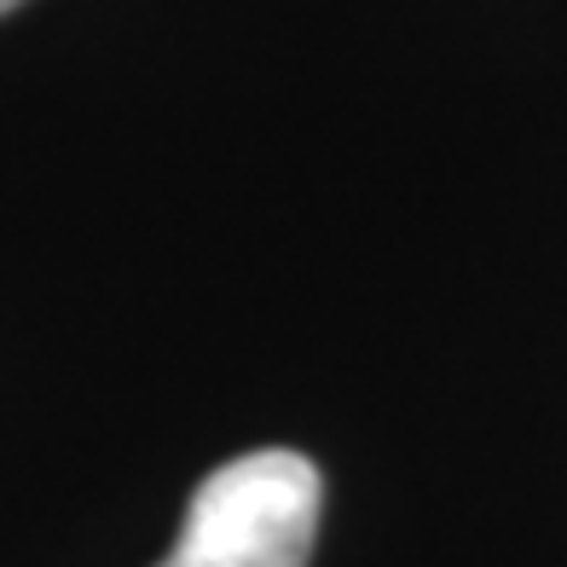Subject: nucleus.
<instances>
[{
    "instance_id": "f03ea898",
    "label": "nucleus",
    "mask_w": 567,
    "mask_h": 567,
    "mask_svg": "<svg viewBox=\"0 0 567 567\" xmlns=\"http://www.w3.org/2000/svg\"><path fill=\"white\" fill-rule=\"evenodd\" d=\"M12 7H23V0H0V12H12Z\"/></svg>"
},
{
    "instance_id": "f257e3e1",
    "label": "nucleus",
    "mask_w": 567,
    "mask_h": 567,
    "mask_svg": "<svg viewBox=\"0 0 567 567\" xmlns=\"http://www.w3.org/2000/svg\"><path fill=\"white\" fill-rule=\"evenodd\" d=\"M324 481L301 452H244L203 475L186 527L157 567H307Z\"/></svg>"
}]
</instances>
